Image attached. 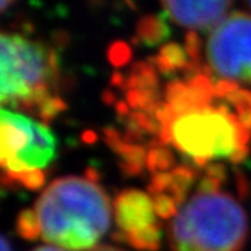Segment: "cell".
Segmentation results:
<instances>
[{
	"label": "cell",
	"mask_w": 251,
	"mask_h": 251,
	"mask_svg": "<svg viewBox=\"0 0 251 251\" xmlns=\"http://www.w3.org/2000/svg\"><path fill=\"white\" fill-rule=\"evenodd\" d=\"M56 156V139L46 124L2 107L0 112V164L3 185L38 189L46 170Z\"/></svg>",
	"instance_id": "5b68a950"
},
{
	"label": "cell",
	"mask_w": 251,
	"mask_h": 251,
	"mask_svg": "<svg viewBox=\"0 0 251 251\" xmlns=\"http://www.w3.org/2000/svg\"><path fill=\"white\" fill-rule=\"evenodd\" d=\"M59 61L55 50L40 41L17 33L0 38V100L22 107L49 121L65 109V103L53 93L58 83Z\"/></svg>",
	"instance_id": "3957f363"
},
{
	"label": "cell",
	"mask_w": 251,
	"mask_h": 251,
	"mask_svg": "<svg viewBox=\"0 0 251 251\" xmlns=\"http://www.w3.org/2000/svg\"><path fill=\"white\" fill-rule=\"evenodd\" d=\"M173 162H174V159H173L170 150L167 147H164V146L153 147L147 153V168L153 174L171 171Z\"/></svg>",
	"instance_id": "7c38bea8"
},
{
	"label": "cell",
	"mask_w": 251,
	"mask_h": 251,
	"mask_svg": "<svg viewBox=\"0 0 251 251\" xmlns=\"http://www.w3.org/2000/svg\"><path fill=\"white\" fill-rule=\"evenodd\" d=\"M231 2H164L165 15L176 23L191 29H209L226 19Z\"/></svg>",
	"instance_id": "ba28073f"
},
{
	"label": "cell",
	"mask_w": 251,
	"mask_h": 251,
	"mask_svg": "<svg viewBox=\"0 0 251 251\" xmlns=\"http://www.w3.org/2000/svg\"><path fill=\"white\" fill-rule=\"evenodd\" d=\"M154 65L157 71L164 75H174L177 71H185L186 77L203 71L200 70V65H197L191 61L186 49L176 43L167 44L159 50Z\"/></svg>",
	"instance_id": "9c48e42d"
},
{
	"label": "cell",
	"mask_w": 251,
	"mask_h": 251,
	"mask_svg": "<svg viewBox=\"0 0 251 251\" xmlns=\"http://www.w3.org/2000/svg\"><path fill=\"white\" fill-rule=\"evenodd\" d=\"M40 236L68 251L89 250L111 224V203L104 189L88 177L53 180L35 201Z\"/></svg>",
	"instance_id": "7a4b0ae2"
},
{
	"label": "cell",
	"mask_w": 251,
	"mask_h": 251,
	"mask_svg": "<svg viewBox=\"0 0 251 251\" xmlns=\"http://www.w3.org/2000/svg\"><path fill=\"white\" fill-rule=\"evenodd\" d=\"M207 71L239 85L251 83V15L233 12L213 27L206 43Z\"/></svg>",
	"instance_id": "8992f818"
},
{
	"label": "cell",
	"mask_w": 251,
	"mask_h": 251,
	"mask_svg": "<svg viewBox=\"0 0 251 251\" xmlns=\"http://www.w3.org/2000/svg\"><path fill=\"white\" fill-rule=\"evenodd\" d=\"M250 6H251V2H250Z\"/></svg>",
	"instance_id": "e0dca14e"
},
{
	"label": "cell",
	"mask_w": 251,
	"mask_h": 251,
	"mask_svg": "<svg viewBox=\"0 0 251 251\" xmlns=\"http://www.w3.org/2000/svg\"><path fill=\"white\" fill-rule=\"evenodd\" d=\"M88 251H123L117 247H111V245H99V247H94L93 250H88Z\"/></svg>",
	"instance_id": "5bb4252c"
},
{
	"label": "cell",
	"mask_w": 251,
	"mask_h": 251,
	"mask_svg": "<svg viewBox=\"0 0 251 251\" xmlns=\"http://www.w3.org/2000/svg\"><path fill=\"white\" fill-rule=\"evenodd\" d=\"M109 56H111V61L114 65H123L129 61L130 50L124 43H115L109 50Z\"/></svg>",
	"instance_id": "4fadbf2b"
},
{
	"label": "cell",
	"mask_w": 251,
	"mask_h": 251,
	"mask_svg": "<svg viewBox=\"0 0 251 251\" xmlns=\"http://www.w3.org/2000/svg\"><path fill=\"white\" fill-rule=\"evenodd\" d=\"M165 17H167L165 14L142 17L136 27L138 38L147 46H156L159 43H162L170 33Z\"/></svg>",
	"instance_id": "30bf717a"
},
{
	"label": "cell",
	"mask_w": 251,
	"mask_h": 251,
	"mask_svg": "<svg viewBox=\"0 0 251 251\" xmlns=\"http://www.w3.org/2000/svg\"><path fill=\"white\" fill-rule=\"evenodd\" d=\"M215 91L199 93L182 107L160 104L156 114L162 144L174 146L199 167L215 159L241 162L248 154L251 130L226 100L221 99V104H215Z\"/></svg>",
	"instance_id": "6da1fadb"
},
{
	"label": "cell",
	"mask_w": 251,
	"mask_h": 251,
	"mask_svg": "<svg viewBox=\"0 0 251 251\" xmlns=\"http://www.w3.org/2000/svg\"><path fill=\"white\" fill-rule=\"evenodd\" d=\"M0 251H11L9 242H8V239L5 236L2 238V241H0Z\"/></svg>",
	"instance_id": "9a60e30c"
},
{
	"label": "cell",
	"mask_w": 251,
	"mask_h": 251,
	"mask_svg": "<svg viewBox=\"0 0 251 251\" xmlns=\"http://www.w3.org/2000/svg\"><path fill=\"white\" fill-rule=\"evenodd\" d=\"M117 233L114 238L136 250L156 251L160 245V227L151 197L138 189H126L114 201Z\"/></svg>",
	"instance_id": "52a82bcc"
},
{
	"label": "cell",
	"mask_w": 251,
	"mask_h": 251,
	"mask_svg": "<svg viewBox=\"0 0 251 251\" xmlns=\"http://www.w3.org/2000/svg\"><path fill=\"white\" fill-rule=\"evenodd\" d=\"M248 235L247 215L231 195L199 189L168 227L173 251H241Z\"/></svg>",
	"instance_id": "277c9868"
},
{
	"label": "cell",
	"mask_w": 251,
	"mask_h": 251,
	"mask_svg": "<svg viewBox=\"0 0 251 251\" xmlns=\"http://www.w3.org/2000/svg\"><path fill=\"white\" fill-rule=\"evenodd\" d=\"M15 228L22 238H25L27 241L37 239L40 236V224H38V218H37L35 210H30V209L22 210L19 218H17Z\"/></svg>",
	"instance_id": "8fae6325"
},
{
	"label": "cell",
	"mask_w": 251,
	"mask_h": 251,
	"mask_svg": "<svg viewBox=\"0 0 251 251\" xmlns=\"http://www.w3.org/2000/svg\"><path fill=\"white\" fill-rule=\"evenodd\" d=\"M32 251H62V250L55 248V247H38V248H35Z\"/></svg>",
	"instance_id": "2e32d148"
}]
</instances>
